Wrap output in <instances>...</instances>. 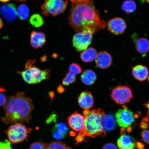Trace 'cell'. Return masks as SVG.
I'll return each mask as SVG.
<instances>
[{
    "label": "cell",
    "instance_id": "b9f144b4",
    "mask_svg": "<svg viewBox=\"0 0 149 149\" xmlns=\"http://www.w3.org/2000/svg\"><path fill=\"white\" fill-rule=\"evenodd\" d=\"M5 91V89L2 87H0V92H3Z\"/></svg>",
    "mask_w": 149,
    "mask_h": 149
},
{
    "label": "cell",
    "instance_id": "d4e9b609",
    "mask_svg": "<svg viewBox=\"0 0 149 149\" xmlns=\"http://www.w3.org/2000/svg\"><path fill=\"white\" fill-rule=\"evenodd\" d=\"M47 149H72L70 147L60 141H54L47 144Z\"/></svg>",
    "mask_w": 149,
    "mask_h": 149
},
{
    "label": "cell",
    "instance_id": "4fadbf2b",
    "mask_svg": "<svg viewBox=\"0 0 149 149\" xmlns=\"http://www.w3.org/2000/svg\"><path fill=\"white\" fill-rule=\"evenodd\" d=\"M96 66L102 69H105L111 66L112 62V58L110 54L104 51L99 52L97 55L95 59Z\"/></svg>",
    "mask_w": 149,
    "mask_h": 149
},
{
    "label": "cell",
    "instance_id": "83f0119b",
    "mask_svg": "<svg viewBox=\"0 0 149 149\" xmlns=\"http://www.w3.org/2000/svg\"><path fill=\"white\" fill-rule=\"evenodd\" d=\"M69 69V72L75 76L81 73L82 72L81 66L79 64L76 63H73L71 64Z\"/></svg>",
    "mask_w": 149,
    "mask_h": 149
},
{
    "label": "cell",
    "instance_id": "f1b7e54d",
    "mask_svg": "<svg viewBox=\"0 0 149 149\" xmlns=\"http://www.w3.org/2000/svg\"><path fill=\"white\" fill-rule=\"evenodd\" d=\"M30 149H47V145L42 142H35L31 145Z\"/></svg>",
    "mask_w": 149,
    "mask_h": 149
},
{
    "label": "cell",
    "instance_id": "9c48e42d",
    "mask_svg": "<svg viewBox=\"0 0 149 149\" xmlns=\"http://www.w3.org/2000/svg\"><path fill=\"white\" fill-rule=\"evenodd\" d=\"M115 117L117 124L122 128V133L125 130L130 128L135 121L133 113L125 107L123 109L118 110L116 113Z\"/></svg>",
    "mask_w": 149,
    "mask_h": 149
},
{
    "label": "cell",
    "instance_id": "8d00e7d4",
    "mask_svg": "<svg viewBox=\"0 0 149 149\" xmlns=\"http://www.w3.org/2000/svg\"><path fill=\"white\" fill-rule=\"evenodd\" d=\"M72 3H79L86 2L90 1V0H70Z\"/></svg>",
    "mask_w": 149,
    "mask_h": 149
},
{
    "label": "cell",
    "instance_id": "e575fe53",
    "mask_svg": "<svg viewBox=\"0 0 149 149\" xmlns=\"http://www.w3.org/2000/svg\"><path fill=\"white\" fill-rule=\"evenodd\" d=\"M102 149H117V148L114 144L107 143L104 145Z\"/></svg>",
    "mask_w": 149,
    "mask_h": 149
},
{
    "label": "cell",
    "instance_id": "7a4b0ae2",
    "mask_svg": "<svg viewBox=\"0 0 149 149\" xmlns=\"http://www.w3.org/2000/svg\"><path fill=\"white\" fill-rule=\"evenodd\" d=\"M34 108L32 100L24 93L18 92L7 99L3 107L5 114L1 120L5 124L29 122Z\"/></svg>",
    "mask_w": 149,
    "mask_h": 149
},
{
    "label": "cell",
    "instance_id": "7c38bea8",
    "mask_svg": "<svg viewBox=\"0 0 149 149\" xmlns=\"http://www.w3.org/2000/svg\"><path fill=\"white\" fill-rule=\"evenodd\" d=\"M0 13L5 20L9 22L15 21L17 15L15 6L13 3L2 5L0 7Z\"/></svg>",
    "mask_w": 149,
    "mask_h": 149
},
{
    "label": "cell",
    "instance_id": "6da1fadb",
    "mask_svg": "<svg viewBox=\"0 0 149 149\" xmlns=\"http://www.w3.org/2000/svg\"><path fill=\"white\" fill-rule=\"evenodd\" d=\"M69 23L77 32L89 30L95 33L102 27L99 13L92 1L72 3Z\"/></svg>",
    "mask_w": 149,
    "mask_h": 149
},
{
    "label": "cell",
    "instance_id": "8fae6325",
    "mask_svg": "<svg viewBox=\"0 0 149 149\" xmlns=\"http://www.w3.org/2000/svg\"><path fill=\"white\" fill-rule=\"evenodd\" d=\"M68 125L74 131L81 132L85 128L84 116L77 111L72 113L68 117Z\"/></svg>",
    "mask_w": 149,
    "mask_h": 149
},
{
    "label": "cell",
    "instance_id": "3957f363",
    "mask_svg": "<svg viewBox=\"0 0 149 149\" xmlns=\"http://www.w3.org/2000/svg\"><path fill=\"white\" fill-rule=\"evenodd\" d=\"M105 113L101 108L93 110L84 118L85 128L79 132V135L82 137L88 136L93 138L98 136H105L106 132L102 125V117Z\"/></svg>",
    "mask_w": 149,
    "mask_h": 149
},
{
    "label": "cell",
    "instance_id": "f546056e",
    "mask_svg": "<svg viewBox=\"0 0 149 149\" xmlns=\"http://www.w3.org/2000/svg\"><path fill=\"white\" fill-rule=\"evenodd\" d=\"M52 133H53V136L54 138L58 141L61 140L64 138L66 136L57 131V130L54 129V128L52 130Z\"/></svg>",
    "mask_w": 149,
    "mask_h": 149
},
{
    "label": "cell",
    "instance_id": "f6af8a7d",
    "mask_svg": "<svg viewBox=\"0 0 149 149\" xmlns=\"http://www.w3.org/2000/svg\"><path fill=\"white\" fill-rule=\"evenodd\" d=\"M148 81H149V77L148 78Z\"/></svg>",
    "mask_w": 149,
    "mask_h": 149
},
{
    "label": "cell",
    "instance_id": "7402d4cb",
    "mask_svg": "<svg viewBox=\"0 0 149 149\" xmlns=\"http://www.w3.org/2000/svg\"><path fill=\"white\" fill-rule=\"evenodd\" d=\"M123 10L126 13L130 14L134 12L137 8V5L133 0H126L124 1L122 6Z\"/></svg>",
    "mask_w": 149,
    "mask_h": 149
},
{
    "label": "cell",
    "instance_id": "d6986e66",
    "mask_svg": "<svg viewBox=\"0 0 149 149\" xmlns=\"http://www.w3.org/2000/svg\"><path fill=\"white\" fill-rule=\"evenodd\" d=\"M135 45L137 51L143 55V56L149 52V41L146 38L138 39L136 41Z\"/></svg>",
    "mask_w": 149,
    "mask_h": 149
},
{
    "label": "cell",
    "instance_id": "277c9868",
    "mask_svg": "<svg viewBox=\"0 0 149 149\" xmlns=\"http://www.w3.org/2000/svg\"><path fill=\"white\" fill-rule=\"evenodd\" d=\"M31 131V128H27L21 123H16L9 126L5 132L11 143L17 144L26 139Z\"/></svg>",
    "mask_w": 149,
    "mask_h": 149
},
{
    "label": "cell",
    "instance_id": "cb8c5ba5",
    "mask_svg": "<svg viewBox=\"0 0 149 149\" xmlns=\"http://www.w3.org/2000/svg\"><path fill=\"white\" fill-rule=\"evenodd\" d=\"M29 22L33 26L36 28L42 26L44 23L43 19L38 14L33 15L30 18Z\"/></svg>",
    "mask_w": 149,
    "mask_h": 149
},
{
    "label": "cell",
    "instance_id": "d590c367",
    "mask_svg": "<svg viewBox=\"0 0 149 149\" xmlns=\"http://www.w3.org/2000/svg\"><path fill=\"white\" fill-rule=\"evenodd\" d=\"M135 146L138 149H144V145L142 143L138 142L135 143Z\"/></svg>",
    "mask_w": 149,
    "mask_h": 149
},
{
    "label": "cell",
    "instance_id": "2e32d148",
    "mask_svg": "<svg viewBox=\"0 0 149 149\" xmlns=\"http://www.w3.org/2000/svg\"><path fill=\"white\" fill-rule=\"evenodd\" d=\"M132 73L136 79L141 81H145L148 78L149 70L146 67L139 65L132 67Z\"/></svg>",
    "mask_w": 149,
    "mask_h": 149
},
{
    "label": "cell",
    "instance_id": "74e56055",
    "mask_svg": "<svg viewBox=\"0 0 149 149\" xmlns=\"http://www.w3.org/2000/svg\"><path fill=\"white\" fill-rule=\"evenodd\" d=\"M91 111L89 109H84L83 111L84 116H86L90 113Z\"/></svg>",
    "mask_w": 149,
    "mask_h": 149
},
{
    "label": "cell",
    "instance_id": "f35d334b",
    "mask_svg": "<svg viewBox=\"0 0 149 149\" xmlns=\"http://www.w3.org/2000/svg\"><path fill=\"white\" fill-rule=\"evenodd\" d=\"M57 91L58 93H61L64 92V89L61 85H60L58 87Z\"/></svg>",
    "mask_w": 149,
    "mask_h": 149
},
{
    "label": "cell",
    "instance_id": "7bdbcfd3",
    "mask_svg": "<svg viewBox=\"0 0 149 149\" xmlns=\"http://www.w3.org/2000/svg\"><path fill=\"white\" fill-rule=\"evenodd\" d=\"M15 1H26L27 0H15Z\"/></svg>",
    "mask_w": 149,
    "mask_h": 149
},
{
    "label": "cell",
    "instance_id": "836d02e7",
    "mask_svg": "<svg viewBox=\"0 0 149 149\" xmlns=\"http://www.w3.org/2000/svg\"><path fill=\"white\" fill-rule=\"evenodd\" d=\"M145 107L148 109V113H147V116L143 119V121L146 122L148 124H149V102L147 103L144 104Z\"/></svg>",
    "mask_w": 149,
    "mask_h": 149
},
{
    "label": "cell",
    "instance_id": "1f68e13d",
    "mask_svg": "<svg viewBox=\"0 0 149 149\" xmlns=\"http://www.w3.org/2000/svg\"><path fill=\"white\" fill-rule=\"evenodd\" d=\"M141 137L145 141L149 144V131L147 130H144L141 132Z\"/></svg>",
    "mask_w": 149,
    "mask_h": 149
},
{
    "label": "cell",
    "instance_id": "484cf974",
    "mask_svg": "<svg viewBox=\"0 0 149 149\" xmlns=\"http://www.w3.org/2000/svg\"><path fill=\"white\" fill-rule=\"evenodd\" d=\"M76 81V76L69 72L63 79L62 84L63 85L68 86L71 84L75 82Z\"/></svg>",
    "mask_w": 149,
    "mask_h": 149
},
{
    "label": "cell",
    "instance_id": "5b68a950",
    "mask_svg": "<svg viewBox=\"0 0 149 149\" xmlns=\"http://www.w3.org/2000/svg\"><path fill=\"white\" fill-rule=\"evenodd\" d=\"M68 5V1L45 0L41 8V13L45 16H56L64 13Z\"/></svg>",
    "mask_w": 149,
    "mask_h": 149
},
{
    "label": "cell",
    "instance_id": "ab89813d",
    "mask_svg": "<svg viewBox=\"0 0 149 149\" xmlns=\"http://www.w3.org/2000/svg\"><path fill=\"white\" fill-rule=\"evenodd\" d=\"M3 23L2 20L0 18V29H1L2 27H3Z\"/></svg>",
    "mask_w": 149,
    "mask_h": 149
},
{
    "label": "cell",
    "instance_id": "30bf717a",
    "mask_svg": "<svg viewBox=\"0 0 149 149\" xmlns=\"http://www.w3.org/2000/svg\"><path fill=\"white\" fill-rule=\"evenodd\" d=\"M107 25L110 32L115 35L123 34L127 28L126 22L120 17L114 18L110 20Z\"/></svg>",
    "mask_w": 149,
    "mask_h": 149
},
{
    "label": "cell",
    "instance_id": "4316f807",
    "mask_svg": "<svg viewBox=\"0 0 149 149\" xmlns=\"http://www.w3.org/2000/svg\"><path fill=\"white\" fill-rule=\"evenodd\" d=\"M53 128L66 136L68 130V126L66 124L63 123H59L55 125Z\"/></svg>",
    "mask_w": 149,
    "mask_h": 149
},
{
    "label": "cell",
    "instance_id": "44dd1931",
    "mask_svg": "<svg viewBox=\"0 0 149 149\" xmlns=\"http://www.w3.org/2000/svg\"><path fill=\"white\" fill-rule=\"evenodd\" d=\"M97 52L95 48L89 47L81 52L80 55L81 60L85 63L92 62L95 59Z\"/></svg>",
    "mask_w": 149,
    "mask_h": 149
},
{
    "label": "cell",
    "instance_id": "603a6c76",
    "mask_svg": "<svg viewBox=\"0 0 149 149\" xmlns=\"http://www.w3.org/2000/svg\"><path fill=\"white\" fill-rule=\"evenodd\" d=\"M16 13L17 15L20 19L25 20L29 17V10L26 5L23 4L18 6Z\"/></svg>",
    "mask_w": 149,
    "mask_h": 149
},
{
    "label": "cell",
    "instance_id": "9a60e30c",
    "mask_svg": "<svg viewBox=\"0 0 149 149\" xmlns=\"http://www.w3.org/2000/svg\"><path fill=\"white\" fill-rule=\"evenodd\" d=\"M30 42L31 47L34 49L41 48L46 43V35L41 31H33L31 34Z\"/></svg>",
    "mask_w": 149,
    "mask_h": 149
},
{
    "label": "cell",
    "instance_id": "5bb4252c",
    "mask_svg": "<svg viewBox=\"0 0 149 149\" xmlns=\"http://www.w3.org/2000/svg\"><path fill=\"white\" fill-rule=\"evenodd\" d=\"M80 107L84 109L92 108L94 105V98L92 93L88 91H84L80 94L78 98Z\"/></svg>",
    "mask_w": 149,
    "mask_h": 149
},
{
    "label": "cell",
    "instance_id": "ffe728a7",
    "mask_svg": "<svg viewBox=\"0 0 149 149\" xmlns=\"http://www.w3.org/2000/svg\"><path fill=\"white\" fill-rule=\"evenodd\" d=\"M81 79L83 83L87 86L93 84L97 79V76L95 72L90 70L84 71L81 76Z\"/></svg>",
    "mask_w": 149,
    "mask_h": 149
},
{
    "label": "cell",
    "instance_id": "52a82bcc",
    "mask_svg": "<svg viewBox=\"0 0 149 149\" xmlns=\"http://www.w3.org/2000/svg\"><path fill=\"white\" fill-rule=\"evenodd\" d=\"M111 97L119 105H124L129 102L133 97V93L130 87L125 86H118L112 90Z\"/></svg>",
    "mask_w": 149,
    "mask_h": 149
},
{
    "label": "cell",
    "instance_id": "ac0fdd59",
    "mask_svg": "<svg viewBox=\"0 0 149 149\" xmlns=\"http://www.w3.org/2000/svg\"><path fill=\"white\" fill-rule=\"evenodd\" d=\"M102 123L104 129L106 131H111L116 126V120L111 114H104L102 118Z\"/></svg>",
    "mask_w": 149,
    "mask_h": 149
},
{
    "label": "cell",
    "instance_id": "ba28073f",
    "mask_svg": "<svg viewBox=\"0 0 149 149\" xmlns=\"http://www.w3.org/2000/svg\"><path fill=\"white\" fill-rule=\"evenodd\" d=\"M36 60L28 61L25 65V69L28 70L35 84L40 83L45 80L49 79L51 71L49 69L41 70L33 66Z\"/></svg>",
    "mask_w": 149,
    "mask_h": 149
},
{
    "label": "cell",
    "instance_id": "e0dca14e",
    "mask_svg": "<svg viewBox=\"0 0 149 149\" xmlns=\"http://www.w3.org/2000/svg\"><path fill=\"white\" fill-rule=\"evenodd\" d=\"M135 143L134 138L127 135L121 136L117 141L119 149H135Z\"/></svg>",
    "mask_w": 149,
    "mask_h": 149
},
{
    "label": "cell",
    "instance_id": "60d3db41",
    "mask_svg": "<svg viewBox=\"0 0 149 149\" xmlns=\"http://www.w3.org/2000/svg\"><path fill=\"white\" fill-rule=\"evenodd\" d=\"M10 1V0H0V1L4 3L8 2Z\"/></svg>",
    "mask_w": 149,
    "mask_h": 149
},
{
    "label": "cell",
    "instance_id": "ee69618b",
    "mask_svg": "<svg viewBox=\"0 0 149 149\" xmlns=\"http://www.w3.org/2000/svg\"><path fill=\"white\" fill-rule=\"evenodd\" d=\"M146 1L148 2L149 3V0H146Z\"/></svg>",
    "mask_w": 149,
    "mask_h": 149
},
{
    "label": "cell",
    "instance_id": "4dcf8cb0",
    "mask_svg": "<svg viewBox=\"0 0 149 149\" xmlns=\"http://www.w3.org/2000/svg\"><path fill=\"white\" fill-rule=\"evenodd\" d=\"M0 149H12L11 143L8 140L0 142Z\"/></svg>",
    "mask_w": 149,
    "mask_h": 149
},
{
    "label": "cell",
    "instance_id": "8992f818",
    "mask_svg": "<svg viewBox=\"0 0 149 149\" xmlns=\"http://www.w3.org/2000/svg\"><path fill=\"white\" fill-rule=\"evenodd\" d=\"M94 33L89 30H85L78 32L72 38V43L76 51L81 52L88 48L92 43Z\"/></svg>",
    "mask_w": 149,
    "mask_h": 149
},
{
    "label": "cell",
    "instance_id": "d6a6232c",
    "mask_svg": "<svg viewBox=\"0 0 149 149\" xmlns=\"http://www.w3.org/2000/svg\"><path fill=\"white\" fill-rule=\"evenodd\" d=\"M2 93L0 92V107L4 105L7 100L6 97Z\"/></svg>",
    "mask_w": 149,
    "mask_h": 149
}]
</instances>
